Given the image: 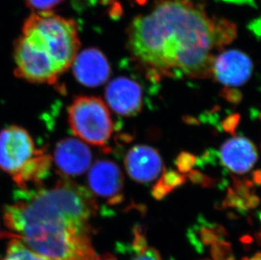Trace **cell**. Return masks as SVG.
Returning a JSON list of instances; mask_svg holds the SVG:
<instances>
[{
	"label": "cell",
	"instance_id": "e0dca14e",
	"mask_svg": "<svg viewBox=\"0 0 261 260\" xmlns=\"http://www.w3.org/2000/svg\"><path fill=\"white\" fill-rule=\"evenodd\" d=\"M232 253V248L230 243L225 241H217L212 244L211 248V254L213 260H226Z\"/></svg>",
	"mask_w": 261,
	"mask_h": 260
},
{
	"label": "cell",
	"instance_id": "d4e9b609",
	"mask_svg": "<svg viewBox=\"0 0 261 260\" xmlns=\"http://www.w3.org/2000/svg\"><path fill=\"white\" fill-rule=\"evenodd\" d=\"M226 260H236L235 259V258L234 257H232V256H229L228 258H227Z\"/></svg>",
	"mask_w": 261,
	"mask_h": 260
},
{
	"label": "cell",
	"instance_id": "ac0fdd59",
	"mask_svg": "<svg viewBox=\"0 0 261 260\" xmlns=\"http://www.w3.org/2000/svg\"><path fill=\"white\" fill-rule=\"evenodd\" d=\"M133 248L135 252L141 254L147 249V241L144 236L143 232L141 231V227L136 226L134 230V241Z\"/></svg>",
	"mask_w": 261,
	"mask_h": 260
},
{
	"label": "cell",
	"instance_id": "4fadbf2b",
	"mask_svg": "<svg viewBox=\"0 0 261 260\" xmlns=\"http://www.w3.org/2000/svg\"><path fill=\"white\" fill-rule=\"evenodd\" d=\"M53 157L42 149H37L34 155L12 175L13 181L20 191H28L42 187L43 181L50 174Z\"/></svg>",
	"mask_w": 261,
	"mask_h": 260
},
{
	"label": "cell",
	"instance_id": "cb8c5ba5",
	"mask_svg": "<svg viewBox=\"0 0 261 260\" xmlns=\"http://www.w3.org/2000/svg\"><path fill=\"white\" fill-rule=\"evenodd\" d=\"M101 4H103V5H107V4H109V3H111L113 0H99Z\"/></svg>",
	"mask_w": 261,
	"mask_h": 260
},
{
	"label": "cell",
	"instance_id": "7a4b0ae2",
	"mask_svg": "<svg viewBox=\"0 0 261 260\" xmlns=\"http://www.w3.org/2000/svg\"><path fill=\"white\" fill-rule=\"evenodd\" d=\"M21 34L51 59L60 74L72 66L81 47L76 22L53 12L32 13Z\"/></svg>",
	"mask_w": 261,
	"mask_h": 260
},
{
	"label": "cell",
	"instance_id": "8fae6325",
	"mask_svg": "<svg viewBox=\"0 0 261 260\" xmlns=\"http://www.w3.org/2000/svg\"><path fill=\"white\" fill-rule=\"evenodd\" d=\"M128 175L136 182L150 183L160 175L163 161L158 150L147 145H136L125 157Z\"/></svg>",
	"mask_w": 261,
	"mask_h": 260
},
{
	"label": "cell",
	"instance_id": "3957f363",
	"mask_svg": "<svg viewBox=\"0 0 261 260\" xmlns=\"http://www.w3.org/2000/svg\"><path fill=\"white\" fill-rule=\"evenodd\" d=\"M68 121L76 137L95 146H105L114 131L109 108L96 96L75 97L68 108Z\"/></svg>",
	"mask_w": 261,
	"mask_h": 260
},
{
	"label": "cell",
	"instance_id": "277c9868",
	"mask_svg": "<svg viewBox=\"0 0 261 260\" xmlns=\"http://www.w3.org/2000/svg\"><path fill=\"white\" fill-rule=\"evenodd\" d=\"M14 60L15 75L30 83L52 85L60 75L54 62L22 34L14 44Z\"/></svg>",
	"mask_w": 261,
	"mask_h": 260
},
{
	"label": "cell",
	"instance_id": "484cf974",
	"mask_svg": "<svg viewBox=\"0 0 261 260\" xmlns=\"http://www.w3.org/2000/svg\"><path fill=\"white\" fill-rule=\"evenodd\" d=\"M204 260H208V259H204Z\"/></svg>",
	"mask_w": 261,
	"mask_h": 260
},
{
	"label": "cell",
	"instance_id": "2e32d148",
	"mask_svg": "<svg viewBox=\"0 0 261 260\" xmlns=\"http://www.w3.org/2000/svg\"><path fill=\"white\" fill-rule=\"evenodd\" d=\"M64 0H25L27 5L34 12H53Z\"/></svg>",
	"mask_w": 261,
	"mask_h": 260
},
{
	"label": "cell",
	"instance_id": "d6986e66",
	"mask_svg": "<svg viewBox=\"0 0 261 260\" xmlns=\"http://www.w3.org/2000/svg\"><path fill=\"white\" fill-rule=\"evenodd\" d=\"M195 165V157L189 153H182L177 160V166L180 172H188Z\"/></svg>",
	"mask_w": 261,
	"mask_h": 260
},
{
	"label": "cell",
	"instance_id": "9a60e30c",
	"mask_svg": "<svg viewBox=\"0 0 261 260\" xmlns=\"http://www.w3.org/2000/svg\"><path fill=\"white\" fill-rule=\"evenodd\" d=\"M185 182V177L173 171L165 172L158 184L153 188V196L156 199H162L176 187Z\"/></svg>",
	"mask_w": 261,
	"mask_h": 260
},
{
	"label": "cell",
	"instance_id": "9c48e42d",
	"mask_svg": "<svg viewBox=\"0 0 261 260\" xmlns=\"http://www.w3.org/2000/svg\"><path fill=\"white\" fill-rule=\"evenodd\" d=\"M72 69L77 81L87 87L101 86L111 74V68L106 56L95 47L78 53Z\"/></svg>",
	"mask_w": 261,
	"mask_h": 260
},
{
	"label": "cell",
	"instance_id": "44dd1931",
	"mask_svg": "<svg viewBox=\"0 0 261 260\" xmlns=\"http://www.w3.org/2000/svg\"><path fill=\"white\" fill-rule=\"evenodd\" d=\"M92 2L93 0H72V5L74 10L82 11L87 10V8H88Z\"/></svg>",
	"mask_w": 261,
	"mask_h": 260
},
{
	"label": "cell",
	"instance_id": "5b68a950",
	"mask_svg": "<svg viewBox=\"0 0 261 260\" xmlns=\"http://www.w3.org/2000/svg\"><path fill=\"white\" fill-rule=\"evenodd\" d=\"M25 128L13 125L0 131V169L15 174L37 151Z\"/></svg>",
	"mask_w": 261,
	"mask_h": 260
},
{
	"label": "cell",
	"instance_id": "8992f818",
	"mask_svg": "<svg viewBox=\"0 0 261 260\" xmlns=\"http://www.w3.org/2000/svg\"><path fill=\"white\" fill-rule=\"evenodd\" d=\"M53 161L64 177L84 174L91 167L92 154L82 140L66 138L55 146Z\"/></svg>",
	"mask_w": 261,
	"mask_h": 260
},
{
	"label": "cell",
	"instance_id": "5bb4252c",
	"mask_svg": "<svg viewBox=\"0 0 261 260\" xmlns=\"http://www.w3.org/2000/svg\"><path fill=\"white\" fill-rule=\"evenodd\" d=\"M0 260H50L37 253L19 238L10 239L6 252L0 256Z\"/></svg>",
	"mask_w": 261,
	"mask_h": 260
},
{
	"label": "cell",
	"instance_id": "ffe728a7",
	"mask_svg": "<svg viewBox=\"0 0 261 260\" xmlns=\"http://www.w3.org/2000/svg\"><path fill=\"white\" fill-rule=\"evenodd\" d=\"M133 260H161V256L158 250L154 248H147L143 253L139 254L138 257Z\"/></svg>",
	"mask_w": 261,
	"mask_h": 260
},
{
	"label": "cell",
	"instance_id": "7402d4cb",
	"mask_svg": "<svg viewBox=\"0 0 261 260\" xmlns=\"http://www.w3.org/2000/svg\"><path fill=\"white\" fill-rule=\"evenodd\" d=\"M1 238H10V239H12V238H19V237L16 234L10 232V231L3 230L2 227H1V224H0V239Z\"/></svg>",
	"mask_w": 261,
	"mask_h": 260
},
{
	"label": "cell",
	"instance_id": "7c38bea8",
	"mask_svg": "<svg viewBox=\"0 0 261 260\" xmlns=\"http://www.w3.org/2000/svg\"><path fill=\"white\" fill-rule=\"evenodd\" d=\"M221 158L226 167L235 173H245L256 162V148L244 137H234L227 140L221 148Z\"/></svg>",
	"mask_w": 261,
	"mask_h": 260
},
{
	"label": "cell",
	"instance_id": "30bf717a",
	"mask_svg": "<svg viewBox=\"0 0 261 260\" xmlns=\"http://www.w3.org/2000/svg\"><path fill=\"white\" fill-rule=\"evenodd\" d=\"M107 102L119 115L129 117L141 110L142 91L136 81L126 77L114 79L106 89Z\"/></svg>",
	"mask_w": 261,
	"mask_h": 260
},
{
	"label": "cell",
	"instance_id": "ba28073f",
	"mask_svg": "<svg viewBox=\"0 0 261 260\" xmlns=\"http://www.w3.org/2000/svg\"><path fill=\"white\" fill-rule=\"evenodd\" d=\"M253 64L247 54L239 50H228L215 58L212 74L217 81L228 86L246 83L251 76Z\"/></svg>",
	"mask_w": 261,
	"mask_h": 260
},
{
	"label": "cell",
	"instance_id": "52a82bcc",
	"mask_svg": "<svg viewBox=\"0 0 261 260\" xmlns=\"http://www.w3.org/2000/svg\"><path fill=\"white\" fill-rule=\"evenodd\" d=\"M87 182L91 193L109 199L112 204L119 203L123 198V177L116 163L109 160L95 162L88 170Z\"/></svg>",
	"mask_w": 261,
	"mask_h": 260
},
{
	"label": "cell",
	"instance_id": "603a6c76",
	"mask_svg": "<svg viewBox=\"0 0 261 260\" xmlns=\"http://www.w3.org/2000/svg\"><path fill=\"white\" fill-rule=\"evenodd\" d=\"M249 260H261V253L259 252V253H255L253 257H252Z\"/></svg>",
	"mask_w": 261,
	"mask_h": 260
},
{
	"label": "cell",
	"instance_id": "6da1fadb",
	"mask_svg": "<svg viewBox=\"0 0 261 260\" xmlns=\"http://www.w3.org/2000/svg\"><path fill=\"white\" fill-rule=\"evenodd\" d=\"M127 46L149 76L205 78L212 74V50L236 37L233 23L209 17L200 5L160 0L128 27Z\"/></svg>",
	"mask_w": 261,
	"mask_h": 260
}]
</instances>
